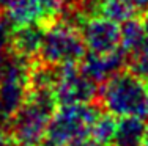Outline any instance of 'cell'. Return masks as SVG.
Listing matches in <instances>:
<instances>
[{"mask_svg":"<svg viewBox=\"0 0 148 146\" xmlns=\"http://www.w3.org/2000/svg\"><path fill=\"white\" fill-rule=\"evenodd\" d=\"M98 102L117 118L134 116L148 121V82L131 69H121L101 83Z\"/></svg>","mask_w":148,"mask_h":146,"instance_id":"obj_1","label":"cell"},{"mask_svg":"<svg viewBox=\"0 0 148 146\" xmlns=\"http://www.w3.org/2000/svg\"><path fill=\"white\" fill-rule=\"evenodd\" d=\"M57 107L54 90L30 88L27 99L3 129L21 146H40Z\"/></svg>","mask_w":148,"mask_h":146,"instance_id":"obj_2","label":"cell"},{"mask_svg":"<svg viewBox=\"0 0 148 146\" xmlns=\"http://www.w3.org/2000/svg\"><path fill=\"white\" fill-rule=\"evenodd\" d=\"M103 112L99 102L58 105L40 146H68L91 135V127Z\"/></svg>","mask_w":148,"mask_h":146,"instance_id":"obj_3","label":"cell"},{"mask_svg":"<svg viewBox=\"0 0 148 146\" xmlns=\"http://www.w3.org/2000/svg\"><path fill=\"white\" fill-rule=\"evenodd\" d=\"M87 55V46L79 29L57 19L46 29L38 60L43 63L66 66L79 65Z\"/></svg>","mask_w":148,"mask_h":146,"instance_id":"obj_4","label":"cell"},{"mask_svg":"<svg viewBox=\"0 0 148 146\" xmlns=\"http://www.w3.org/2000/svg\"><path fill=\"white\" fill-rule=\"evenodd\" d=\"M58 105L96 102L99 94L98 83L90 79L77 65L62 66V72L54 86Z\"/></svg>","mask_w":148,"mask_h":146,"instance_id":"obj_5","label":"cell"},{"mask_svg":"<svg viewBox=\"0 0 148 146\" xmlns=\"http://www.w3.org/2000/svg\"><path fill=\"white\" fill-rule=\"evenodd\" d=\"M87 49L93 54H109L121 47L120 24L104 16L87 17L77 25Z\"/></svg>","mask_w":148,"mask_h":146,"instance_id":"obj_6","label":"cell"},{"mask_svg":"<svg viewBox=\"0 0 148 146\" xmlns=\"http://www.w3.org/2000/svg\"><path fill=\"white\" fill-rule=\"evenodd\" d=\"M66 0H14L6 8V20L11 27L40 22L49 27L58 19Z\"/></svg>","mask_w":148,"mask_h":146,"instance_id":"obj_7","label":"cell"},{"mask_svg":"<svg viewBox=\"0 0 148 146\" xmlns=\"http://www.w3.org/2000/svg\"><path fill=\"white\" fill-rule=\"evenodd\" d=\"M47 27L40 22H29L11 27L10 30V50L11 54L29 61H36L43 46Z\"/></svg>","mask_w":148,"mask_h":146,"instance_id":"obj_8","label":"cell"},{"mask_svg":"<svg viewBox=\"0 0 148 146\" xmlns=\"http://www.w3.org/2000/svg\"><path fill=\"white\" fill-rule=\"evenodd\" d=\"M126 65H128V52L121 47L109 54L88 52L79 63L80 69L96 83L106 82L109 77L125 69Z\"/></svg>","mask_w":148,"mask_h":146,"instance_id":"obj_9","label":"cell"},{"mask_svg":"<svg viewBox=\"0 0 148 146\" xmlns=\"http://www.w3.org/2000/svg\"><path fill=\"white\" fill-rule=\"evenodd\" d=\"M147 134V121L142 118L123 116L118 120L112 146H143Z\"/></svg>","mask_w":148,"mask_h":146,"instance_id":"obj_10","label":"cell"},{"mask_svg":"<svg viewBox=\"0 0 148 146\" xmlns=\"http://www.w3.org/2000/svg\"><path fill=\"white\" fill-rule=\"evenodd\" d=\"M120 30H121V49H125L128 54H131L134 49H137L147 39L143 24L137 16L121 22Z\"/></svg>","mask_w":148,"mask_h":146,"instance_id":"obj_11","label":"cell"},{"mask_svg":"<svg viewBox=\"0 0 148 146\" xmlns=\"http://www.w3.org/2000/svg\"><path fill=\"white\" fill-rule=\"evenodd\" d=\"M117 126H118L117 116L103 110V112L98 115L96 121L93 123L90 137L95 138L96 141H99V143L106 145V146H112L115 132H117Z\"/></svg>","mask_w":148,"mask_h":146,"instance_id":"obj_12","label":"cell"},{"mask_svg":"<svg viewBox=\"0 0 148 146\" xmlns=\"http://www.w3.org/2000/svg\"><path fill=\"white\" fill-rule=\"evenodd\" d=\"M139 13L134 10V6L128 0H103L99 10V16L109 17L115 22L121 24L125 20L137 16Z\"/></svg>","mask_w":148,"mask_h":146,"instance_id":"obj_13","label":"cell"},{"mask_svg":"<svg viewBox=\"0 0 148 146\" xmlns=\"http://www.w3.org/2000/svg\"><path fill=\"white\" fill-rule=\"evenodd\" d=\"M128 68L148 82V38L131 54H128Z\"/></svg>","mask_w":148,"mask_h":146,"instance_id":"obj_14","label":"cell"},{"mask_svg":"<svg viewBox=\"0 0 148 146\" xmlns=\"http://www.w3.org/2000/svg\"><path fill=\"white\" fill-rule=\"evenodd\" d=\"M10 30H11V25L8 24V20H0V77L11 54L10 52Z\"/></svg>","mask_w":148,"mask_h":146,"instance_id":"obj_15","label":"cell"},{"mask_svg":"<svg viewBox=\"0 0 148 146\" xmlns=\"http://www.w3.org/2000/svg\"><path fill=\"white\" fill-rule=\"evenodd\" d=\"M0 146H21L3 127H0Z\"/></svg>","mask_w":148,"mask_h":146,"instance_id":"obj_16","label":"cell"},{"mask_svg":"<svg viewBox=\"0 0 148 146\" xmlns=\"http://www.w3.org/2000/svg\"><path fill=\"white\" fill-rule=\"evenodd\" d=\"M68 146H106V145L99 143V141H96L95 138H91V137H87V138H82V140L74 141V143L68 145Z\"/></svg>","mask_w":148,"mask_h":146,"instance_id":"obj_17","label":"cell"},{"mask_svg":"<svg viewBox=\"0 0 148 146\" xmlns=\"http://www.w3.org/2000/svg\"><path fill=\"white\" fill-rule=\"evenodd\" d=\"M129 3L134 6V10H136L137 13H145L148 10V0H128Z\"/></svg>","mask_w":148,"mask_h":146,"instance_id":"obj_18","label":"cell"},{"mask_svg":"<svg viewBox=\"0 0 148 146\" xmlns=\"http://www.w3.org/2000/svg\"><path fill=\"white\" fill-rule=\"evenodd\" d=\"M140 20H142L143 29H145V33H147V36H148V10H147L145 13H142V16H140Z\"/></svg>","mask_w":148,"mask_h":146,"instance_id":"obj_19","label":"cell"},{"mask_svg":"<svg viewBox=\"0 0 148 146\" xmlns=\"http://www.w3.org/2000/svg\"><path fill=\"white\" fill-rule=\"evenodd\" d=\"M13 2H14V0H0V6H2V8H8Z\"/></svg>","mask_w":148,"mask_h":146,"instance_id":"obj_20","label":"cell"},{"mask_svg":"<svg viewBox=\"0 0 148 146\" xmlns=\"http://www.w3.org/2000/svg\"><path fill=\"white\" fill-rule=\"evenodd\" d=\"M5 126V123H3V118H2V113H0V127Z\"/></svg>","mask_w":148,"mask_h":146,"instance_id":"obj_21","label":"cell"},{"mask_svg":"<svg viewBox=\"0 0 148 146\" xmlns=\"http://www.w3.org/2000/svg\"><path fill=\"white\" fill-rule=\"evenodd\" d=\"M3 19V13H2V6H0V20Z\"/></svg>","mask_w":148,"mask_h":146,"instance_id":"obj_22","label":"cell"}]
</instances>
